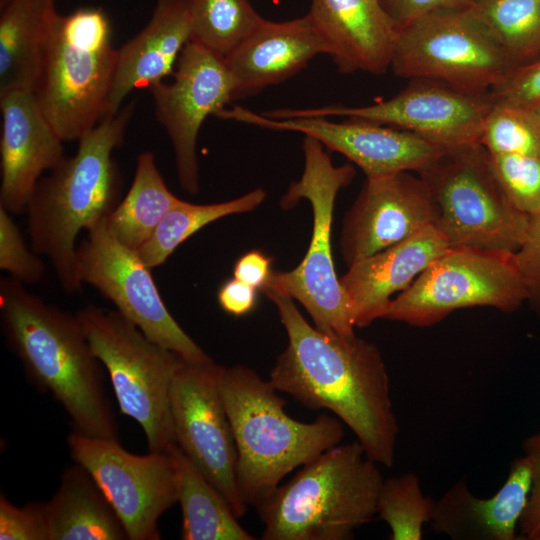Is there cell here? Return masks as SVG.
I'll use <instances>...</instances> for the list:
<instances>
[{
	"label": "cell",
	"mask_w": 540,
	"mask_h": 540,
	"mask_svg": "<svg viewBox=\"0 0 540 540\" xmlns=\"http://www.w3.org/2000/svg\"><path fill=\"white\" fill-rule=\"evenodd\" d=\"M173 81L151 87L154 111L166 130L175 156L180 186L199 192L197 141L208 116L234 100L235 84L224 58L190 41L181 52Z\"/></svg>",
	"instance_id": "cell-16"
},
{
	"label": "cell",
	"mask_w": 540,
	"mask_h": 540,
	"mask_svg": "<svg viewBox=\"0 0 540 540\" xmlns=\"http://www.w3.org/2000/svg\"><path fill=\"white\" fill-rule=\"evenodd\" d=\"M495 38L470 7L432 11L398 32L390 70L401 78L489 92L510 72Z\"/></svg>",
	"instance_id": "cell-11"
},
{
	"label": "cell",
	"mask_w": 540,
	"mask_h": 540,
	"mask_svg": "<svg viewBox=\"0 0 540 540\" xmlns=\"http://www.w3.org/2000/svg\"><path fill=\"white\" fill-rule=\"evenodd\" d=\"M0 111V206L22 214L42 174L64 159L63 141L32 92L0 96Z\"/></svg>",
	"instance_id": "cell-19"
},
{
	"label": "cell",
	"mask_w": 540,
	"mask_h": 540,
	"mask_svg": "<svg viewBox=\"0 0 540 540\" xmlns=\"http://www.w3.org/2000/svg\"><path fill=\"white\" fill-rule=\"evenodd\" d=\"M135 109V100L100 122L64 159L37 182L26 207L31 249L52 264L62 289L83 285L76 239L108 218L121 200L122 178L113 152L119 148Z\"/></svg>",
	"instance_id": "cell-3"
},
{
	"label": "cell",
	"mask_w": 540,
	"mask_h": 540,
	"mask_svg": "<svg viewBox=\"0 0 540 540\" xmlns=\"http://www.w3.org/2000/svg\"><path fill=\"white\" fill-rule=\"evenodd\" d=\"M217 117L314 137L328 149L346 156L366 177L419 173L447 149L408 131L358 118L341 122L324 117L272 119L241 106L224 108Z\"/></svg>",
	"instance_id": "cell-17"
},
{
	"label": "cell",
	"mask_w": 540,
	"mask_h": 540,
	"mask_svg": "<svg viewBox=\"0 0 540 540\" xmlns=\"http://www.w3.org/2000/svg\"><path fill=\"white\" fill-rule=\"evenodd\" d=\"M514 255L527 302L540 315V212L530 216L525 239Z\"/></svg>",
	"instance_id": "cell-38"
},
{
	"label": "cell",
	"mask_w": 540,
	"mask_h": 540,
	"mask_svg": "<svg viewBox=\"0 0 540 540\" xmlns=\"http://www.w3.org/2000/svg\"><path fill=\"white\" fill-rule=\"evenodd\" d=\"M182 513L180 538L183 540H253L239 523L238 516L207 477L180 448L171 444Z\"/></svg>",
	"instance_id": "cell-27"
},
{
	"label": "cell",
	"mask_w": 540,
	"mask_h": 540,
	"mask_svg": "<svg viewBox=\"0 0 540 540\" xmlns=\"http://www.w3.org/2000/svg\"><path fill=\"white\" fill-rule=\"evenodd\" d=\"M0 319L6 342L29 381L61 405L72 431L118 440L102 365L76 314L45 302L8 277L0 281Z\"/></svg>",
	"instance_id": "cell-2"
},
{
	"label": "cell",
	"mask_w": 540,
	"mask_h": 540,
	"mask_svg": "<svg viewBox=\"0 0 540 540\" xmlns=\"http://www.w3.org/2000/svg\"><path fill=\"white\" fill-rule=\"evenodd\" d=\"M418 175L433 196L438 210L435 226L450 247L513 253L520 248L530 216L509 201L481 143L446 149Z\"/></svg>",
	"instance_id": "cell-9"
},
{
	"label": "cell",
	"mask_w": 540,
	"mask_h": 540,
	"mask_svg": "<svg viewBox=\"0 0 540 540\" xmlns=\"http://www.w3.org/2000/svg\"><path fill=\"white\" fill-rule=\"evenodd\" d=\"M54 0H11L0 16V96L34 91L43 63Z\"/></svg>",
	"instance_id": "cell-25"
},
{
	"label": "cell",
	"mask_w": 540,
	"mask_h": 540,
	"mask_svg": "<svg viewBox=\"0 0 540 540\" xmlns=\"http://www.w3.org/2000/svg\"><path fill=\"white\" fill-rule=\"evenodd\" d=\"M266 198L262 188L238 198L212 204H193L181 200L162 219L149 240L137 252L151 269L162 265L190 236L206 225L229 215L250 212Z\"/></svg>",
	"instance_id": "cell-29"
},
{
	"label": "cell",
	"mask_w": 540,
	"mask_h": 540,
	"mask_svg": "<svg viewBox=\"0 0 540 540\" xmlns=\"http://www.w3.org/2000/svg\"><path fill=\"white\" fill-rule=\"evenodd\" d=\"M111 35L101 8L52 18L33 94L63 142L78 141L107 114L118 61Z\"/></svg>",
	"instance_id": "cell-6"
},
{
	"label": "cell",
	"mask_w": 540,
	"mask_h": 540,
	"mask_svg": "<svg viewBox=\"0 0 540 540\" xmlns=\"http://www.w3.org/2000/svg\"><path fill=\"white\" fill-rule=\"evenodd\" d=\"M218 386L237 453L236 480L247 505H258L291 471L338 445L343 423L321 414L301 422L270 380L242 366L218 365Z\"/></svg>",
	"instance_id": "cell-4"
},
{
	"label": "cell",
	"mask_w": 540,
	"mask_h": 540,
	"mask_svg": "<svg viewBox=\"0 0 540 540\" xmlns=\"http://www.w3.org/2000/svg\"><path fill=\"white\" fill-rule=\"evenodd\" d=\"M532 486V463L527 455L510 463L504 484L483 499L468 488L465 478L435 500L432 530L452 540H515L519 519Z\"/></svg>",
	"instance_id": "cell-22"
},
{
	"label": "cell",
	"mask_w": 540,
	"mask_h": 540,
	"mask_svg": "<svg viewBox=\"0 0 540 540\" xmlns=\"http://www.w3.org/2000/svg\"><path fill=\"white\" fill-rule=\"evenodd\" d=\"M470 9L512 69L540 58V0H473Z\"/></svg>",
	"instance_id": "cell-30"
},
{
	"label": "cell",
	"mask_w": 540,
	"mask_h": 540,
	"mask_svg": "<svg viewBox=\"0 0 540 540\" xmlns=\"http://www.w3.org/2000/svg\"><path fill=\"white\" fill-rule=\"evenodd\" d=\"M180 201L166 185L154 154L144 151L137 157L128 192L108 216L107 223L118 240L138 250Z\"/></svg>",
	"instance_id": "cell-28"
},
{
	"label": "cell",
	"mask_w": 540,
	"mask_h": 540,
	"mask_svg": "<svg viewBox=\"0 0 540 540\" xmlns=\"http://www.w3.org/2000/svg\"><path fill=\"white\" fill-rule=\"evenodd\" d=\"M304 170L299 180L291 182L280 201L290 209L307 199L313 212V229L308 250L299 265L290 271H272L261 289L300 302L321 332L352 336L354 324L340 278L336 274L331 228L338 192L347 187L356 175L351 164L336 166L323 144L305 136L303 141Z\"/></svg>",
	"instance_id": "cell-7"
},
{
	"label": "cell",
	"mask_w": 540,
	"mask_h": 540,
	"mask_svg": "<svg viewBox=\"0 0 540 540\" xmlns=\"http://www.w3.org/2000/svg\"><path fill=\"white\" fill-rule=\"evenodd\" d=\"M0 540H49L46 501L18 507L1 494Z\"/></svg>",
	"instance_id": "cell-36"
},
{
	"label": "cell",
	"mask_w": 540,
	"mask_h": 540,
	"mask_svg": "<svg viewBox=\"0 0 540 540\" xmlns=\"http://www.w3.org/2000/svg\"><path fill=\"white\" fill-rule=\"evenodd\" d=\"M46 504L49 540H129L112 505L78 463L63 471Z\"/></svg>",
	"instance_id": "cell-26"
},
{
	"label": "cell",
	"mask_w": 540,
	"mask_h": 540,
	"mask_svg": "<svg viewBox=\"0 0 540 540\" xmlns=\"http://www.w3.org/2000/svg\"><path fill=\"white\" fill-rule=\"evenodd\" d=\"M522 449L532 463V486L518 522V539L540 540V431L525 439Z\"/></svg>",
	"instance_id": "cell-39"
},
{
	"label": "cell",
	"mask_w": 540,
	"mask_h": 540,
	"mask_svg": "<svg viewBox=\"0 0 540 540\" xmlns=\"http://www.w3.org/2000/svg\"><path fill=\"white\" fill-rule=\"evenodd\" d=\"M262 19L248 0H191V41L225 58Z\"/></svg>",
	"instance_id": "cell-31"
},
{
	"label": "cell",
	"mask_w": 540,
	"mask_h": 540,
	"mask_svg": "<svg viewBox=\"0 0 540 540\" xmlns=\"http://www.w3.org/2000/svg\"><path fill=\"white\" fill-rule=\"evenodd\" d=\"M191 37V0H155L148 23L118 48L107 114L118 112L133 90L150 89L172 75Z\"/></svg>",
	"instance_id": "cell-24"
},
{
	"label": "cell",
	"mask_w": 540,
	"mask_h": 540,
	"mask_svg": "<svg viewBox=\"0 0 540 540\" xmlns=\"http://www.w3.org/2000/svg\"><path fill=\"white\" fill-rule=\"evenodd\" d=\"M77 262L82 284L98 290L150 340L187 361H213L171 315L151 268L137 250L116 238L107 218L87 231L77 246Z\"/></svg>",
	"instance_id": "cell-12"
},
{
	"label": "cell",
	"mask_w": 540,
	"mask_h": 540,
	"mask_svg": "<svg viewBox=\"0 0 540 540\" xmlns=\"http://www.w3.org/2000/svg\"><path fill=\"white\" fill-rule=\"evenodd\" d=\"M472 2L473 0H380L398 32L432 11L470 7Z\"/></svg>",
	"instance_id": "cell-40"
},
{
	"label": "cell",
	"mask_w": 540,
	"mask_h": 540,
	"mask_svg": "<svg viewBox=\"0 0 540 540\" xmlns=\"http://www.w3.org/2000/svg\"><path fill=\"white\" fill-rule=\"evenodd\" d=\"M257 289L236 279L227 280L218 290L219 305L226 313L239 317L255 307Z\"/></svg>",
	"instance_id": "cell-41"
},
{
	"label": "cell",
	"mask_w": 540,
	"mask_h": 540,
	"mask_svg": "<svg viewBox=\"0 0 540 540\" xmlns=\"http://www.w3.org/2000/svg\"><path fill=\"white\" fill-rule=\"evenodd\" d=\"M271 272V259L258 250L249 251L241 256L233 269L234 278L256 289L265 286Z\"/></svg>",
	"instance_id": "cell-42"
},
{
	"label": "cell",
	"mask_w": 540,
	"mask_h": 540,
	"mask_svg": "<svg viewBox=\"0 0 540 540\" xmlns=\"http://www.w3.org/2000/svg\"><path fill=\"white\" fill-rule=\"evenodd\" d=\"M378 464L356 440L320 454L256 505L263 540H350L377 515Z\"/></svg>",
	"instance_id": "cell-5"
},
{
	"label": "cell",
	"mask_w": 540,
	"mask_h": 540,
	"mask_svg": "<svg viewBox=\"0 0 540 540\" xmlns=\"http://www.w3.org/2000/svg\"><path fill=\"white\" fill-rule=\"evenodd\" d=\"M76 316L109 379L122 414L142 428L149 451L174 443L170 390L180 356L150 340L119 312L96 306Z\"/></svg>",
	"instance_id": "cell-8"
},
{
	"label": "cell",
	"mask_w": 540,
	"mask_h": 540,
	"mask_svg": "<svg viewBox=\"0 0 540 540\" xmlns=\"http://www.w3.org/2000/svg\"><path fill=\"white\" fill-rule=\"evenodd\" d=\"M489 154L494 174L512 205L528 216L540 212V156Z\"/></svg>",
	"instance_id": "cell-34"
},
{
	"label": "cell",
	"mask_w": 540,
	"mask_h": 540,
	"mask_svg": "<svg viewBox=\"0 0 540 540\" xmlns=\"http://www.w3.org/2000/svg\"><path fill=\"white\" fill-rule=\"evenodd\" d=\"M307 15L341 73L390 69L398 31L380 0H311Z\"/></svg>",
	"instance_id": "cell-23"
},
{
	"label": "cell",
	"mask_w": 540,
	"mask_h": 540,
	"mask_svg": "<svg viewBox=\"0 0 540 540\" xmlns=\"http://www.w3.org/2000/svg\"><path fill=\"white\" fill-rule=\"evenodd\" d=\"M492 106L490 92L473 93L435 80L412 79L394 97L372 105L285 108L262 114L272 119L358 118L408 131L448 149L480 143Z\"/></svg>",
	"instance_id": "cell-13"
},
{
	"label": "cell",
	"mask_w": 540,
	"mask_h": 540,
	"mask_svg": "<svg viewBox=\"0 0 540 540\" xmlns=\"http://www.w3.org/2000/svg\"><path fill=\"white\" fill-rule=\"evenodd\" d=\"M489 92L494 104L532 109L540 103V58L511 69Z\"/></svg>",
	"instance_id": "cell-37"
},
{
	"label": "cell",
	"mask_w": 540,
	"mask_h": 540,
	"mask_svg": "<svg viewBox=\"0 0 540 540\" xmlns=\"http://www.w3.org/2000/svg\"><path fill=\"white\" fill-rule=\"evenodd\" d=\"M11 0H0L1 8L5 7Z\"/></svg>",
	"instance_id": "cell-44"
},
{
	"label": "cell",
	"mask_w": 540,
	"mask_h": 540,
	"mask_svg": "<svg viewBox=\"0 0 540 540\" xmlns=\"http://www.w3.org/2000/svg\"><path fill=\"white\" fill-rule=\"evenodd\" d=\"M174 443L225 497L247 511L236 480V446L218 386V365L180 357L170 390Z\"/></svg>",
	"instance_id": "cell-15"
},
{
	"label": "cell",
	"mask_w": 540,
	"mask_h": 540,
	"mask_svg": "<svg viewBox=\"0 0 540 540\" xmlns=\"http://www.w3.org/2000/svg\"><path fill=\"white\" fill-rule=\"evenodd\" d=\"M265 295L276 306L288 337L270 372L271 383L308 409L332 412L371 460L392 467L400 428L378 347L355 334L323 333L307 322L290 297Z\"/></svg>",
	"instance_id": "cell-1"
},
{
	"label": "cell",
	"mask_w": 540,
	"mask_h": 540,
	"mask_svg": "<svg viewBox=\"0 0 540 540\" xmlns=\"http://www.w3.org/2000/svg\"><path fill=\"white\" fill-rule=\"evenodd\" d=\"M54 1H56V0H54Z\"/></svg>",
	"instance_id": "cell-45"
},
{
	"label": "cell",
	"mask_w": 540,
	"mask_h": 540,
	"mask_svg": "<svg viewBox=\"0 0 540 540\" xmlns=\"http://www.w3.org/2000/svg\"><path fill=\"white\" fill-rule=\"evenodd\" d=\"M437 218L436 203L419 175L399 172L366 177L343 219V260L350 266L435 225Z\"/></svg>",
	"instance_id": "cell-18"
},
{
	"label": "cell",
	"mask_w": 540,
	"mask_h": 540,
	"mask_svg": "<svg viewBox=\"0 0 540 540\" xmlns=\"http://www.w3.org/2000/svg\"><path fill=\"white\" fill-rule=\"evenodd\" d=\"M532 110L535 112V114L538 116L540 120V103L532 108Z\"/></svg>",
	"instance_id": "cell-43"
},
{
	"label": "cell",
	"mask_w": 540,
	"mask_h": 540,
	"mask_svg": "<svg viewBox=\"0 0 540 540\" xmlns=\"http://www.w3.org/2000/svg\"><path fill=\"white\" fill-rule=\"evenodd\" d=\"M435 500L424 495L419 477L412 472L383 480L377 515L390 528L391 540H421L423 527L433 514Z\"/></svg>",
	"instance_id": "cell-32"
},
{
	"label": "cell",
	"mask_w": 540,
	"mask_h": 540,
	"mask_svg": "<svg viewBox=\"0 0 540 540\" xmlns=\"http://www.w3.org/2000/svg\"><path fill=\"white\" fill-rule=\"evenodd\" d=\"M480 143L491 154L540 156V120L532 109L493 103Z\"/></svg>",
	"instance_id": "cell-33"
},
{
	"label": "cell",
	"mask_w": 540,
	"mask_h": 540,
	"mask_svg": "<svg viewBox=\"0 0 540 540\" xmlns=\"http://www.w3.org/2000/svg\"><path fill=\"white\" fill-rule=\"evenodd\" d=\"M449 247L443 233L430 225L348 266L340 283L354 326L364 328L383 318L391 296L406 290Z\"/></svg>",
	"instance_id": "cell-20"
},
{
	"label": "cell",
	"mask_w": 540,
	"mask_h": 540,
	"mask_svg": "<svg viewBox=\"0 0 540 540\" xmlns=\"http://www.w3.org/2000/svg\"><path fill=\"white\" fill-rule=\"evenodd\" d=\"M329 48L310 17L273 22L262 19L224 58L234 80V100L255 95L291 78Z\"/></svg>",
	"instance_id": "cell-21"
},
{
	"label": "cell",
	"mask_w": 540,
	"mask_h": 540,
	"mask_svg": "<svg viewBox=\"0 0 540 540\" xmlns=\"http://www.w3.org/2000/svg\"><path fill=\"white\" fill-rule=\"evenodd\" d=\"M526 301L513 252L451 246L391 300L383 318L429 327L459 309L484 306L511 313Z\"/></svg>",
	"instance_id": "cell-10"
},
{
	"label": "cell",
	"mask_w": 540,
	"mask_h": 540,
	"mask_svg": "<svg viewBox=\"0 0 540 540\" xmlns=\"http://www.w3.org/2000/svg\"><path fill=\"white\" fill-rule=\"evenodd\" d=\"M11 214L0 206V269L23 284L37 283L46 272L45 264L29 250Z\"/></svg>",
	"instance_id": "cell-35"
},
{
	"label": "cell",
	"mask_w": 540,
	"mask_h": 540,
	"mask_svg": "<svg viewBox=\"0 0 540 540\" xmlns=\"http://www.w3.org/2000/svg\"><path fill=\"white\" fill-rule=\"evenodd\" d=\"M70 455L96 481L121 520L129 540H158V521L178 500L175 466L168 450L137 455L118 440L71 432Z\"/></svg>",
	"instance_id": "cell-14"
}]
</instances>
